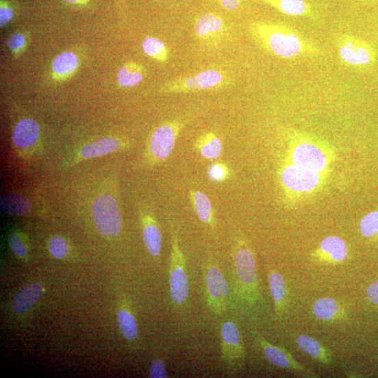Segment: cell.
<instances>
[{"mask_svg": "<svg viewBox=\"0 0 378 378\" xmlns=\"http://www.w3.org/2000/svg\"><path fill=\"white\" fill-rule=\"evenodd\" d=\"M234 255L237 305L251 318L262 317L266 311V303L260 285L256 260L242 235L236 238Z\"/></svg>", "mask_w": 378, "mask_h": 378, "instance_id": "obj_1", "label": "cell"}, {"mask_svg": "<svg viewBox=\"0 0 378 378\" xmlns=\"http://www.w3.org/2000/svg\"><path fill=\"white\" fill-rule=\"evenodd\" d=\"M249 32L260 47L279 58L292 60L320 53L317 47L286 25L256 22L251 25Z\"/></svg>", "mask_w": 378, "mask_h": 378, "instance_id": "obj_2", "label": "cell"}, {"mask_svg": "<svg viewBox=\"0 0 378 378\" xmlns=\"http://www.w3.org/2000/svg\"><path fill=\"white\" fill-rule=\"evenodd\" d=\"M170 295L176 306L184 305L190 292L185 256L180 248L178 230L171 225V254L169 271Z\"/></svg>", "mask_w": 378, "mask_h": 378, "instance_id": "obj_3", "label": "cell"}, {"mask_svg": "<svg viewBox=\"0 0 378 378\" xmlns=\"http://www.w3.org/2000/svg\"><path fill=\"white\" fill-rule=\"evenodd\" d=\"M184 125V120L174 119L163 123L154 130L147 149L149 160L152 164H159L168 160Z\"/></svg>", "mask_w": 378, "mask_h": 378, "instance_id": "obj_4", "label": "cell"}, {"mask_svg": "<svg viewBox=\"0 0 378 378\" xmlns=\"http://www.w3.org/2000/svg\"><path fill=\"white\" fill-rule=\"evenodd\" d=\"M205 277L207 305L214 314L222 315L231 304L228 281L223 271L212 260L206 262Z\"/></svg>", "mask_w": 378, "mask_h": 378, "instance_id": "obj_5", "label": "cell"}, {"mask_svg": "<svg viewBox=\"0 0 378 378\" xmlns=\"http://www.w3.org/2000/svg\"><path fill=\"white\" fill-rule=\"evenodd\" d=\"M92 215L94 226L105 237H117L122 231V216L116 200L104 194L94 201Z\"/></svg>", "mask_w": 378, "mask_h": 378, "instance_id": "obj_6", "label": "cell"}, {"mask_svg": "<svg viewBox=\"0 0 378 378\" xmlns=\"http://www.w3.org/2000/svg\"><path fill=\"white\" fill-rule=\"evenodd\" d=\"M225 81L223 73L216 69H207L172 80L166 84L163 89L167 93H189L223 86Z\"/></svg>", "mask_w": 378, "mask_h": 378, "instance_id": "obj_7", "label": "cell"}, {"mask_svg": "<svg viewBox=\"0 0 378 378\" xmlns=\"http://www.w3.org/2000/svg\"><path fill=\"white\" fill-rule=\"evenodd\" d=\"M220 334L224 364L229 370L240 369L244 364L247 353L239 329L234 323L226 321L220 326Z\"/></svg>", "mask_w": 378, "mask_h": 378, "instance_id": "obj_8", "label": "cell"}, {"mask_svg": "<svg viewBox=\"0 0 378 378\" xmlns=\"http://www.w3.org/2000/svg\"><path fill=\"white\" fill-rule=\"evenodd\" d=\"M338 55L346 65L365 66L373 63L376 53L368 42L351 36H342L338 40Z\"/></svg>", "mask_w": 378, "mask_h": 378, "instance_id": "obj_9", "label": "cell"}, {"mask_svg": "<svg viewBox=\"0 0 378 378\" xmlns=\"http://www.w3.org/2000/svg\"><path fill=\"white\" fill-rule=\"evenodd\" d=\"M255 341L262 349L265 358L273 366L308 377H318L317 374L303 366L287 351L270 343L261 335H255Z\"/></svg>", "mask_w": 378, "mask_h": 378, "instance_id": "obj_10", "label": "cell"}, {"mask_svg": "<svg viewBox=\"0 0 378 378\" xmlns=\"http://www.w3.org/2000/svg\"><path fill=\"white\" fill-rule=\"evenodd\" d=\"M281 180L283 184L292 191L307 192L318 186L320 175L318 172L294 164L284 170Z\"/></svg>", "mask_w": 378, "mask_h": 378, "instance_id": "obj_11", "label": "cell"}, {"mask_svg": "<svg viewBox=\"0 0 378 378\" xmlns=\"http://www.w3.org/2000/svg\"><path fill=\"white\" fill-rule=\"evenodd\" d=\"M294 164L315 172L323 171L327 166L325 154L312 143L304 142L299 144L293 153Z\"/></svg>", "mask_w": 378, "mask_h": 378, "instance_id": "obj_12", "label": "cell"}, {"mask_svg": "<svg viewBox=\"0 0 378 378\" xmlns=\"http://www.w3.org/2000/svg\"><path fill=\"white\" fill-rule=\"evenodd\" d=\"M349 255L348 246L338 236H328L321 242L319 249L314 252L313 257L321 262L340 264Z\"/></svg>", "mask_w": 378, "mask_h": 378, "instance_id": "obj_13", "label": "cell"}, {"mask_svg": "<svg viewBox=\"0 0 378 378\" xmlns=\"http://www.w3.org/2000/svg\"><path fill=\"white\" fill-rule=\"evenodd\" d=\"M142 237L149 253L153 257L161 255L163 244L162 230L154 217L147 214L142 217Z\"/></svg>", "mask_w": 378, "mask_h": 378, "instance_id": "obj_14", "label": "cell"}, {"mask_svg": "<svg viewBox=\"0 0 378 378\" xmlns=\"http://www.w3.org/2000/svg\"><path fill=\"white\" fill-rule=\"evenodd\" d=\"M299 349L304 354L323 365L333 364V360L331 352L318 340L305 334L297 338Z\"/></svg>", "mask_w": 378, "mask_h": 378, "instance_id": "obj_15", "label": "cell"}, {"mask_svg": "<svg viewBox=\"0 0 378 378\" xmlns=\"http://www.w3.org/2000/svg\"><path fill=\"white\" fill-rule=\"evenodd\" d=\"M197 36L203 40L222 34L225 29L224 18L214 13H206L197 18L194 25Z\"/></svg>", "mask_w": 378, "mask_h": 378, "instance_id": "obj_16", "label": "cell"}, {"mask_svg": "<svg viewBox=\"0 0 378 378\" xmlns=\"http://www.w3.org/2000/svg\"><path fill=\"white\" fill-rule=\"evenodd\" d=\"M40 134L38 123L34 119L25 118L19 121L15 126L12 140L17 147L26 149L37 142Z\"/></svg>", "mask_w": 378, "mask_h": 378, "instance_id": "obj_17", "label": "cell"}, {"mask_svg": "<svg viewBox=\"0 0 378 378\" xmlns=\"http://www.w3.org/2000/svg\"><path fill=\"white\" fill-rule=\"evenodd\" d=\"M268 279L276 316L281 318L285 314L287 307V283L285 278L279 273L274 270L270 273Z\"/></svg>", "mask_w": 378, "mask_h": 378, "instance_id": "obj_18", "label": "cell"}, {"mask_svg": "<svg viewBox=\"0 0 378 378\" xmlns=\"http://www.w3.org/2000/svg\"><path fill=\"white\" fill-rule=\"evenodd\" d=\"M262 2L282 14L312 18L314 12L306 0H262Z\"/></svg>", "mask_w": 378, "mask_h": 378, "instance_id": "obj_19", "label": "cell"}, {"mask_svg": "<svg viewBox=\"0 0 378 378\" xmlns=\"http://www.w3.org/2000/svg\"><path fill=\"white\" fill-rule=\"evenodd\" d=\"M191 203L201 222L211 229L216 227V218L211 200L202 191L191 189L189 191Z\"/></svg>", "mask_w": 378, "mask_h": 378, "instance_id": "obj_20", "label": "cell"}, {"mask_svg": "<svg viewBox=\"0 0 378 378\" xmlns=\"http://www.w3.org/2000/svg\"><path fill=\"white\" fill-rule=\"evenodd\" d=\"M194 148L205 160L216 161L223 154L224 143L215 133L207 132L197 140Z\"/></svg>", "mask_w": 378, "mask_h": 378, "instance_id": "obj_21", "label": "cell"}, {"mask_svg": "<svg viewBox=\"0 0 378 378\" xmlns=\"http://www.w3.org/2000/svg\"><path fill=\"white\" fill-rule=\"evenodd\" d=\"M123 143L115 138H104L85 145L79 155L82 159L89 160L118 151Z\"/></svg>", "mask_w": 378, "mask_h": 378, "instance_id": "obj_22", "label": "cell"}, {"mask_svg": "<svg viewBox=\"0 0 378 378\" xmlns=\"http://www.w3.org/2000/svg\"><path fill=\"white\" fill-rule=\"evenodd\" d=\"M312 312L315 317L325 322L341 319L344 313L339 303L329 297L322 298L315 301Z\"/></svg>", "mask_w": 378, "mask_h": 378, "instance_id": "obj_23", "label": "cell"}, {"mask_svg": "<svg viewBox=\"0 0 378 378\" xmlns=\"http://www.w3.org/2000/svg\"><path fill=\"white\" fill-rule=\"evenodd\" d=\"M43 291L42 286L38 283L25 288L14 298L13 310L17 313L28 311L38 301Z\"/></svg>", "mask_w": 378, "mask_h": 378, "instance_id": "obj_24", "label": "cell"}, {"mask_svg": "<svg viewBox=\"0 0 378 378\" xmlns=\"http://www.w3.org/2000/svg\"><path fill=\"white\" fill-rule=\"evenodd\" d=\"M144 76V67L137 62H130L119 70L117 81L121 87H134L142 81Z\"/></svg>", "mask_w": 378, "mask_h": 378, "instance_id": "obj_25", "label": "cell"}, {"mask_svg": "<svg viewBox=\"0 0 378 378\" xmlns=\"http://www.w3.org/2000/svg\"><path fill=\"white\" fill-rule=\"evenodd\" d=\"M0 206L3 212L18 216L25 215L32 209L30 201L25 197L16 194L4 195L0 201Z\"/></svg>", "mask_w": 378, "mask_h": 378, "instance_id": "obj_26", "label": "cell"}, {"mask_svg": "<svg viewBox=\"0 0 378 378\" xmlns=\"http://www.w3.org/2000/svg\"><path fill=\"white\" fill-rule=\"evenodd\" d=\"M78 64V58L74 53L64 52L54 59L52 63V69L55 75L64 79L75 72Z\"/></svg>", "mask_w": 378, "mask_h": 378, "instance_id": "obj_27", "label": "cell"}, {"mask_svg": "<svg viewBox=\"0 0 378 378\" xmlns=\"http://www.w3.org/2000/svg\"><path fill=\"white\" fill-rule=\"evenodd\" d=\"M144 52L150 58L162 63L166 62L170 56V50L161 40L147 37L142 42Z\"/></svg>", "mask_w": 378, "mask_h": 378, "instance_id": "obj_28", "label": "cell"}, {"mask_svg": "<svg viewBox=\"0 0 378 378\" xmlns=\"http://www.w3.org/2000/svg\"><path fill=\"white\" fill-rule=\"evenodd\" d=\"M118 327L123 336L129 340L138 336V327L134 315L127 310H121L117 314Z\"/></svg>", "mask_w": 378, "mask_h": 378, "instance_id": "obj_29", "label": "cell"}, {"mask_svg": "<svg viewBox=\"0 0 378 378\" xmlns=\"http://www.w3.org/2000/svg\"><path fill=\"white\" fill-rule=\"evenodd\" d=\"M360 231L366 238H371L375 236L378 233V212L373 211L366 216L361 220Z\"/></svg>", "mask_w": 378, "mask_h": 378, "instance_id": "obj_30", "label": "cell"}, {"mask_svg": "<svg viewBox=\"0 0 378 378\" xmlns=\"http://www.w3.org/2000/svg\"><path fill=\"white\" fill-rule=\"evenodd\" d=\"M210 179L215 183L224 182L230 177V171L227 165L222 162L213 163L208 169Z\"/></svg>", "mask_w": 378, "mask_h": 378, "instance_id": "obj_31", "label": "cell"}, {"mask_svg": "<svg viewBox=\"0 0 378 378\" xmlns=\"http://www.w3.org/2000/svg\"><path fill=\"white\" fill-rule=\"evenodd\" d=\"M49 250L52 256L62 260L68 254V246L66 240L61 236H55L49 241Z\"/></svg>", "mask_w": 378, "mask_h": 378, "instance_id": "obj_32", "label": "cell"}, {"mask_svg": "<svg viewBox=\"0 0 378 378\" xmlns=\"http://www.w3.org/2000/svg\"><path fill=\"white\" fill-rule=\"evenodd\" d=\"M10 245L14 253L19 257L23 258L27 255V249L20 236L12 234L9 237Z\"/></svg>", "mask_w": 378, "mask_h": 378, "instance_id": "obj_33", "label": "cell"}, {"mask_svg": "<svg viewBox=\"0 0 378 378\" xmlns=\"http://www.w3.org/2000/svg\"><path fill=\"white\" fill-rule=\"evenodd\" d=\"M149 376L151 378L168 377L166 365L163 360L157 359L153 361L149 370Z\"/></svg>", "mask_w": 378, "mask_h": 378, "instance_id": "obj_34", "label": "cell"}, {"mask_svg": "<svg viewBox=\"0 0 378 378\" xmlns=\"http://www.w3.org/2000/svg\"><path fill=\"white\" fill-rule=\"evenodd\" d=\"M9 48L14 53H19L25 45V38L21 34L12 35L8 41Z\"/></svg>", "mask_w": 378, "mask_h": 378, "instance_id": "obj_35", "label": "cell"}, {"mask_svg": "<svg viewBox=\"0 0 378 378\" xmlns=\"http://www.w3.org/2000/svg\"><path fill=\"white\" fill-rule=\"evenodd\" d=\"M14 17V10L5 3L1 4L0 8V25L5 26L10 23Z\"/></svg>", "mask_w": 378, "mask_h": 378, "instance_id": "obj_36", "label": "cell"}, {"mask_svg": "<svg viewBox=\"0 0 378 378\" xmlns=\"http://www.w3.org/2000/svg\"><path fill=\"white\" fill-rule=\"evenodd\" d=\"M214 1L218 3L227 11L234 12L240 7L243 0H214Z\"/></svg>", "mask_w": 378, "mask_h": 378, "instance_id": "obj_37", "label": "cell"}, {"mask_svg": "<svg viewBox=\"0 0 378 378\" xmlns=\"http://www.w3.org/2000/svg\"><path fill=\"white\" fill-rule=\"evenodd\" d=\"M367 297L371 303L378 305V281L371 284L368 288Z\"/></svg>", "mask_w": 378, "mask_h": 378, "instance_id": "obj_38", "label": "cell"}, {"mask_svg": "<svg viewBox=\"0 0 378 378\" xmlns=\"http://www.w3.org/2000/svg\"><path fill=\"white\" fill-rule=\"evenodd\" d=\"M65 1L73 4H81L82 3L86 2V0H65Z\"/></svg>", "mask_w": 378, "mask_h": 378, "instance_id": "obj_39", "label": "cell"}]
</instances>
